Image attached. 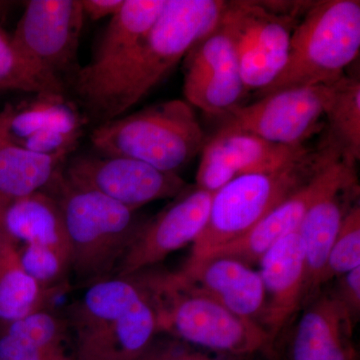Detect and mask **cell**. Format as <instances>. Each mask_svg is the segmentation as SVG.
<instances>
[{
  "instance_id": "obj_1",
  "label": "cell",
  "mask_w": 360,
  "mask_h": 360,
  "mask_svg": "<svg viewBox=\"0 0 360 360\" xmlns=\"http://www.w3.org/2000/svg\"><path fill=\"white\" fill-rule=\"evenodd\" d=\"M225 2L167 0L148 34L127 56L99 72H77L70 86L87 123L99 127L141 103L217 27Z\"/></svg>"
},
{
  "instance_id": "obj_2",
  "label": "cell",
  "mask_w": 360,
  "mask_h": 360,
  "mask_svg": "<svg viewBox=\"0 0 360 360\" xmlns=\"http://www.w3.org/2000/svg\"><path fill=\"white\" fill-rule=\"evenodd\" d=\"M68 311L77 360H141L160 333L155 305L135 276L90 284Z\"/></svg>"
},
{
  "instance_id": "obj_3",
  "label": "cell",
  "mask_w": 360,
  "mask_h": 360,
  "mask_svg": "<svg viewBox=\"0 0 360 360\" xmlns=\"http://www.w3.org/2000/svg\"><path fill=\"white\" fill-rule=\"evenodd\" d=\"M150 296L160 333L210 354L229 357L276 354V341L257 322L234 314L172 274H134Z\"/></svg>"
},
{
  "instance_id": "obj_4",
  "label": "cell",
  "mask_w": 360,
  "mask_h": 360,
  "mask_svg": "<svg viewBox=\"0 0 360 360\" xmlns=\"http://www.w3.org/2000/svg\"><path fill=\"white\" fill-rule=\"evenodd\" d=\"M58 201L70 248V274L89 286L115 276L141 229L137 210L73 186L63 170L44 191Z\"/></svg>"
},
{
  "instance_id": "obj_5",
  "label": "cell",
  "mask_w": 360,
  "mask_h": 360,
  "mask_svg": "<svg viewBox=\"0 0 360 360\" xmlns=\"http://www.w3.org/2000/svg\"><path fill=\"white\" fill-rule=\"evenodd\" d=\"M360 51L359 0L312 1L296 25L288 61L279 77L257 98L295 87L330 85L345 77V70Z\"/></svg>"
},
{
  "instance_id": "obj_6",
  "label": "cell",
  "mask_w": 360,
  "mask_h": 360,
  "mask_svg": "<svg viewBox=\"0 0 360 360\" xmlns=\"http://www.w3.org/2000/svg\"><path fill=\"white\" fill-rule=\"evenodd\" d=\"M90 141L96 153L179 174L200 153L205 136L193 106L170 99L94 127Z\"/></svg>"
},
{
  "instance_id": "obj_7",
  "label": "cell",
  "mask_w": 360,
  "mask_h": 360,
  "mask_svg": "<svg viewBox=\"0 0 360 360\" xmlns=\"http://www.w3.org/2000/svg\"><path fill=\"white\" fill-rule=\"evenodd\" d=\"M336 155L340 153L328 143L283 167L231 180L213 193L207 222L194 241L189 257H200L243 236L309 184Z\"/></svg>"
},
{
  "instance_id": "obj_8",
  "label": "cell",
  "mask_w": 360,
  "mask_h": 360,
  "mask_svg": "<svg viewBox=\"0 0 360 360\" xmlns=\"http://www.w3.org/2000/svg\"><path fill=\"white\" fill-rule=\"evenodd\" d=\"M297 18L277 13L264 1L225 2L219 25L231 39L246 91H260L281 75L288 61Z\"/></svg>"
},
{
  "instance_id": "obj_9",
  "label": "cell",
  "mask_w": 360,
  "mask_h": 360,
  "mask_svg": "<svg viewBox=\"0 0 360 360\" xmlns=\"http://www.w3.org/2000/svg\"><path fill=\"white\" fill-rule=\"evenodd\" d=\"M84 18L82 0H30L11 39L23 58L68 89L79 70Z\"/></svg>"
},
{
  "instance_id": "obj_10",
  "label": "cell",
  "mask_w": 360,
  "mask_h": 360,
  "mask_svg": "<svg viewBox=\"0 0 360 360\" xmlns=\"http://www.w3.org/2000/svg\"><path fill=\"white\" fill-rule=\"evenodd\" d=\"M63 174L73 186L96 191L134 210L153 201L177 198L187 189L179 174L161 172L134 158L98 153L66 160Z\"/></svg>"
},
{
  "instance_id": "obj_11",
  "label": "cell",
  "mask_w": 360,
  "mask_h": 360,
  "mask_svg": "<svg viewBox=\"0 0 360 360\" xmlns=\"http://www.w3.org/2000/svg\"><path fill=\"white\" fill-rule=\"evenodd\" d=\"M330 94L331 84L281 90L236 106L222 116L221 127L281 146H303L319 130Z\"/></svg>"
},
{
  "instance_id": "obj_12",
  "label": "cell",
  "mask_w": 360,
  "mask_h": 360,
  "mask_svg": "<svg viewBox=\"0 0 360 360\" xmlns=\"http://www.w3.org/2000/svg\"><path fill=\"white\" fill-rule=\"evenodd\" d=\"M212 195L198 187L186 189L160 214L143 221L115 276L146 271L174 251L193 245L207 222Z\"/></svg>"
},
{
  "instance_id": "obj_13",
  "label": "cell",
  "mask_w": 360,
  "mask_h": 360,
  "mask_svg": "<svg viewBox=\"0 0 360 360\" xmlns=\"http://www.w3.org/2000/svg\"><path fill=\"white\" fill-rule=\"evenodd\" d=\"M184 72L186 101L208 115L224 116L248 94L233 46L219 22L186 54Z\"/></svg>"
},
{
  "instance_id": "obj_14",
  "label": "cell",
  "mask_w": 360,
  "mask_h": 360,
  "mask_svg": "<svg viewBox=\"0 0 360 360\" xmlns=\"http://www.w3.org/2000/svg\"><path fill=\"white\" fill-rule=\"evenodd\" d=\"M354 172V165L336 155L309 184L274 208L250 231L200 257H189L188 259L229 257L251 267L259 264L260 259L272 246L291 232L296 231L305 213L315 201Z\"/></svg>"
},
{
  "instance_id": "obj_15",
  "label": "cell",
  "mask_w": 360,
  "mask_h": 360,
  "mask_svg": "<svg viewBox=\"0 0 360 360\" xmlns=\"http://www.w3.org/2000/svg\"><path fill=\"white\" fill-rule=\"evenodd\" d=\"M200 153L195 187L213 193L236 177L283 167L310 150L304 146H281L248 132L220 127Z\"/></svg>"
},
{
  "instance_id": "obj_16",
  "label": "cell",
  "mask_w": 360,
  "mask_h": 360,
  "mask_svg": "<svg viewBox=\"0 0 360 360\" xmlns=\"http://www.w3.org/2000/svg\"><path fill=\"white\" fill-rule=\"evenodd\" d=\"M302 309L288 360H359L352 340L356 324L333 290H319Z\"/></svg>"
},
{
  "instance_id": "obj_17",
  "label": "cell",
  "mask_w": 360,
  "mask_h": 360,
  "mask_svg": "<svg viewBox=\"0 0 360 360\" xmlns=\"http://www.w3.org/2000/svg\"><path fill=\"white\" fill-rule=\"evenodd\" d=\"M174 274L182 283L234 314L258 324L262 322L265 307L264 283L258 270L250 265L229 257L187 259L184 269Z\"/></svg>"
},
{
  "instance_id": "obj_18",
  "label": "cell",
  "mask_w": 360,
  "mask_h": 360,
  "mask_svg": "<svg viewBox=\"0 0 360 360\" xmlns=\"http://www.w3.org/2000/svg\"><path fill=\"white\" fill-rule=\"evenodd\" d=\"M258 265L265 293L260 324L276 341L304 303V250L297 232L272 246Z\"/></svg>"
},
{
  "instance_id": "obj_19",
  "label": "cell",
  "mask_w": 360,
  "mask_h": 360,
  "mask_svg": "<svg viewBox=\"0 0 360 360\" xmlns=\"http://www.w3.org/2000/svg\"><path fill=\"white\" fill-rule=\"evenodd\" d=\"M359 202V186L356 172H354L315 201L296 229L304 250L303 307L321 290V277L329 252L345 217Z\"/></svg>"
},
{
  "instance_id": "obj_20",
  "label": "cell",
  "mask_w": 360,
  "mask_h": 360,
  "mask_svg": "<svg viewBox=\"0 0 360 360\" xmlns=\"http://www.w3.org/2000/svg\"><path fill=\"white\" fill-rule=\"evenodd\" d=\"M4 233L13 243L51 248L70 260V248L58 201L39 191L9 201L2 219Z\"/></svg>"
},
{
  "instance_id": "obj_21",
  "label": "cell",
  "mask_w": 360,
  "mask_h": 360,
  "mask_svg": "<svg viewBox=\"0 0 360 360\" xmlns=\"http://www.w3.org/2000/svg\"><path fill=\"white\" fill-rule=\"evenodd\" d=\"M167 0H124L99 40L86 65L77 72L92 75L115 65L148 34L167 6Z\"/></svg>"
},
{
  "instance_id": "obj_22",
  "label": "cell",
  "mask_w": 360,
  "mask_h": 360,
  "mask_svg": "<svg viewBox=\"0 0 360 360\" xmlns=\"http://www.w3.org/2000/svg\"><path fill=\"white\" fill-rule=\"evenodd\" d=\"M7 134L16 143L47 129H84L86 120L66 94L40 92L0 111Z\"/></svg>"
},
{
  "instance_id": "obj_23",
  "label": "cell",
  "mask_w": 360,
  "mask_h": 360,
  "mask_svg": "<svg viewBox=\"0 0 360 360\" xmlns=\"http://www.w3.org/2000/svg\"><path fill=\"white\" fill-rule=\"evenodd\" d=\"M68 158L35 155L7 134L0 115V194L8 200L44 191Z\"/></svg>"
},
{
  "instance_id": "obj_24",
  "label": "cell",
  "mask_w": 360,
  "mask_h": 360,
  "mask_svg": "<svg viewBox=\"0 0 360 360\" xmlns=\"http://www.w3.org/2000/svg\"><path fill=\"white\" fill-rule=\"evenodd\" d=\"M53 295L26 274L15 243L4 234L0 239V322L11 323L46 309Z\"/></svg>"
},
{
  "instance_id": "obj_25",
  "label": "cell",
  "mask_w": 360,
  "mask_h": 360,
  "mask_svg": "<svg viewBox=\"0 0 360 360\" xmlns=\"http://www.w3.org/2000/svg\"><path fill=\"white\" fill-rule=\"evenodd\" d=\"M324 116L329 124L328 143L349 165L360 158V82L345 77L331 84Z\"/></svg>"
},
{
  "instance_id": "obj_26",
  "label": "cell",
  "mask_w": 360,
  "mask_h": 360,
  "mask_svg": "<svg viewBox=\"0 0 360 360\" xmlns=\"http://www.w3.org/2000/svg\"><path fill=\"white\" fill-rule=\"evenodd\" d=\"M0 89L18 90L28 94L56 92L66 94L63 84L45 77L21 56L11 37L0 26Z\"/></svg>"
},
{
  "instance_id": "obj_27",
  "label": "cell",
  "mask_w": 360,
  "mask_h": 360,
  "mask_svg": "<svg viewBox=\"0 0 360 360\" xmlns=\"http://www.w3.org/2000/svg\"><path fill=\"white\" fill-rule=\"evenodd\" d=\"M360 267V205L352 208L345 217L326 260L321 277L323 285Z\"/></svg>"
},
{
  "instance_id": "obj_28",
  "label": "cell",
  "mask_w": 360,
  "mask_h": 360,
  "mask_svg": "<svg viewBox=\"0 0 360 360\" xmlns=\"http://www.w3.org/2000/svg\"><path fill=\"white\" fill-rule=\"evenodd\" d=\"M20 259L26 274L52 292H56L70 274V260L51 248L25 245Z\"/></svg>"
},
{
  "instance_id": "obj_29",
  "label": "cell",
  "mask_w": 360,
  "mask_h": 360,
  "mask_svg": "<svg viewBox=\"0 0 360 360\" xmlns=\"http://www.w3.org/2000/svg\"><path fill=\"white\" fill-rule=\"evenodd\" d=\"M84 134V129H47L32 134L18 144L35 155L68 158Z\"/></svg>"
},
{
  "instance_id": "obj_30",
  "label": "cell",
  "mask_w": 360,
  "mask_h": 360,
  "mask_svg": "<svg viewBox=\"0 0 360 360\" xmlns=\"http://www.w3.org/2000/svg\"><path fill=\"white\" fill-rule=\"evenodd\" d=\"M141 360H236L234 357L210 354L182 342L169 343L163 347H153Z\"/></svg>"
},
{
  "instance_id": "obj_31",
  "label": "cell",
  "mask_w": 360,
  "mask_h": 360,
  "mask_svg": "<svg viewBox=\"0 0 360 360\" xmlns=\"http://www.w3.org/2000/svg\"><path fill=\"white\" fill-rule=\"evenodd\" d=\"M333 292L356 324L360 316V267L336 278Z\"/></svg>"
},
{
  "instance_id": "obj_32",
  "label": "cell",
  "mask_w": 360,
  "mask_h": 360,
  "mask_svg": "<svg viewBox=\"0 0 360 360\" xmlns=\"http://www.w3.org/2000/svg\"><path fill=\"white\" fill-rule=\"evenodd\" d=\"M123 4L124 0H82L85 18L94 21L112 18Z\"/></svg>"
}]
</instances>
